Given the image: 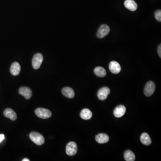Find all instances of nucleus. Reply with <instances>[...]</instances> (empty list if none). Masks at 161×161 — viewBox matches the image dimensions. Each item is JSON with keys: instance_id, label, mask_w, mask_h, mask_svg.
I'll use <instances>...</instances> for the list:
<instances>
[{"instance_id": "1", "label": "nucleus", "mask_w": 161, "mask_h": 161, "mask_svg": "<svg viewBox=\"0 0 161 161\" xmlns=\"http://www.w3.org/2000/svg\"><path fill=\"white\" fill-rule=\"evenodd\" d=\"M30 140L35 144L38 146L43 145L45 142L44 137L42 135L37 132H33L30 134Z\"/></svg>"}, {"instance_id": "2", "label": "nucleus", "mask_w": 161, "mask_h": 161, "mask_svg": "<svg viewBox=\"0 0 161 161\" xmlns=\"http://www.w3.org/2000/svg\"><path fill=\"white\" fill-rule=\"evenodd\" d=\"M35 113L38 117L43 119H48L51 115V112L50 110L44 108H37Z\"/></svg>"}, {"instance_id": "3", "label": "nucleus", "mask_w": 161, "mask_h": 161, "mask_svg": "<svg viewBox=\"0 0 161 161\" xmlns=\"http://www.w3.org/2000/svg\"><path fill=\"white\" fill-rule=\"evenodd\" d=\"M43 56L40 53H37L33 57L32 60V66L35 70L39 69L43 62Z\"/></svg>"}, {"instance_id": "4", "label": "nucleus", "mask_w": 161, "mask_h": 161, "mask_svg": "<svg viewBox=\"0 0 161 161\" xmlns=\"http://www.w3.org/2000/svg\"><path fill=\"white\" fill-rule=\"evenodd\" d=\"M78 151V146L75 142H69L66 147V153L68 155L72 156L76 154Z\"/></svg>"}, {"instance_id": "5", "label": "nucleus", "mask_w": 161, "mask_h": 161, "mask_svg": "<svg viewBox=\"0 0 161 161\" xmlns=\"http://www.w3.org/2000/svg\"><path fill=\"white\" fill-rule=\"evenodd\" d=\"M110 31L109 26L105 24H103L100 26L98 30L97 33V37L100 38H103L109 34Z\"/></svg>"}, {"instance_id": "6", "label": "nucleus", "mask_w": 161, "mask_h": 161, "mask_svg": "<svg viewBox=\"0 0 161 161\" xmlns=\"http://www.w3.org/2000/svg\"><path fill=\"white\" fill-rule=\"evenodd\" d=\"M155 89V85L152 81H149L147 83L144 88V92L147 97L151 96L154 93Z\"/></svg>"}, {"instance_id": "7", "label": "nucleus", "mask_w": 161, "mask_h": 161, "mask_svg": "<svg viewBox=\"0 0 161 161\" xmlns=\"http://www.w3.org/2000/svg\"><path fill=\"white\" fill-rule=\"evenodd\" d=\"M110 93V90L108 87H104L101 88L98 92V97L101 100H104Z\"/></svg>"}, {"instance_id": "8", "label": "nucleus", "mask_w": 161, "mask_h": 161, "mask_svg": "<svg viewBox=\"0 0 161 161\" xmlns=\"http://www.w3.org/2000/svg\"><path fill=\"white\" fill-rule=\"evenodd\" d=\"M109 68L110 71L114 74H118L120 73L121 70L120 65L119 63L115 61H112L110 63Z\"/></svg>"}, {"instance_id": "9", "label": "nucleus", "mask_w": 161, "mask_h": 161, "mask_svg": "<svg viewBox=\"0 0 161 161\" xmlns=\"http://www.w3.org/2000/svg\"><path fill=\"white\" fill-rule=\"evenodd\" d=\"M18 92L21 95L24 96L27 99H30L32 95L31 89L27 87H22L20 88Z\"/></svg>"}, {"instance_id": "10", "label": "nucleus", "mask_w": 161, "mask_h": 161, "mask_svg": "<svg viewBox=\"0 0 161 161\" xmlns=\"http://www.w3.org/2000/svg\"><path fill=\"white\" fill-rule=\"evenodd\" d=\"M125 107L123 105H119L114 110V115L116 118H120L125 115Z\"/></svg>"}, {"instance_id": "11", "label": "nucleus", "mask_w": 161, "mask_h": 161, "mask_svg": "<svg viewBox=\"0 0 161 161\" xmlns=\"http://www.w3.org/2000/svg\"><path fill=\"white\" fill-rule=\"evenodd\" d=\"M95 139L98 143L104 144L108 142L109 140V137L106 134L100 133L96 136Z\"/></svg>"}, {"instance_id": "12", "label": "nucleus", "mask_w": 161, "mask_h": 161, "mask_svg": "<svg viewBox=\"0 0 161 161\" xmlns=\"http://www.w3.org/2000/svg\"><path fill=\"white\" fill-rule=\"evenodd\" d=\"M21 70V66L17 62L13 63L10 67V71L12 75L17 76L20 73Z\"/></svg>"}, {"instance_id": "13", "label": "nucleus", "mask_w": 161, "mask_h": 161, "mask_svg": "<svg viewBox=\"0 0 161 161\" xmlns=\"http://www.w3.org/2000/svg\"><path fill=\"white\" fill-rule=\"evenodd\" d=\"M125 6L127 9L132 11H135L137 8V4L133 0H126Z\"/></svg>"}, {"instance_id": "14", "label": "nucleus", "mask_w": 161, "mask_h": 161, "mask_svg": "<svg viewBox=\"0 0 161 161\" xmlns=\"http://www.w3.org/2000/svg\"><path fill=\"white\" fill-rule=\"evenodd\" d=\"M4 115L7 118H9L12 120H15L17 118L16 113L10 108H7L4 112Z\"/></svg>"}, {"instance_id": "15", "label": "nucleus", "mask_w": 161, "mask_h": 161, "mask_svg": "<svg viewBox=\"0 0 161 161\" xmlns=\"http://www.w3.org/2000/svg\"><path fill=\"white\" fill-rule=\"evenodd\" d=\"M63 94L67 98L72 99L75 96L74 91L70 87H65L62 90Z\"/></svg>"}, {"instance_id": "16", "label": "nucleus", "mask_w": 161, "mask_h": 161, "mask_svg": "<svg viewBox=\"0 0 161 161\" xmlns=\"http://www.w3.org/2000/svg\"><path fill=\"white\" fill-rule=\"evenodd\" d=\"M141 141L142 144L146 146H149L151 143V140L148 134L146 133H143L140 137Z\"/></svg>"}, {"instance_id": "17", "label": "nucleus", "mask_w": 161, "mask_h": 161, "mask_svg": "<svg viewBox=\"0 0 161 161\" xmlns=\"http://www.w3.org/2000/svg\"><path fill=\"white\" fill-rule=\"evenodd\" d=\"M80 117L85 120H90L92 116V113L90 109L86 108L83 109L80 113Z\"/></svg>"}, {"instance_id": "18", "label": "nucleus", "mask_w": 161, "mask_h": 161, "mask_svg": "<svg viewBox=\"0 0 161 161\" xmlns=\"http://www.w3.org/2000/svg\"><path fill=\"white\" fill-rule=\"evenodd\" d=\"M94 73L96 76L100 78L104 77L106 75L107 72L106 70L102 67H96L94 70Z\"/></svg>"}, {"instance_id": "19", "label": "nucleus", "mask_w": 161, "mask_h": 161, "mask_svg": "<svg viewBox=\"0 0 161 161\" xmlns=\"http://www.w3.org/2000/svg\"><path fill=\"white\" fill-rule=\"evenodd\" d=\"M124 157L126 161H134L135 160V155L131 150H127L124 154Z\"/></svg>"}, {"instance_id": "20", "label": "nucleus", "mask_w": 161, "mask_h": 161, "mask_svg": "<svg viewBox=\"0 0 161 161\" xmlns=\"http://www.w3.org/2000/svg\"><path fill=\"white\" fill-rule=\"evenodd\" d=\"M155 17L157 21L161 22V10L160 9L156 10L155 12Z\"/></svg>"}, {"instance_id": "21", "label": "nucleus", "mask_w": 161, "mask_h": 161, "mask_svg": "<svg viewBox=\"0 0 161 161\" xmlns=\"http://www.w3.org/2000/svg\"><path fill=\"white\" fill-rule=\"evenodd\" d=\"M157 52H158V55L160 58L161 57V44H159L157 48Z\"/></svg>"}, {"instance_id": "22", "label": "nucleus", "mask_w": 161, "mask_h": 161, "mask_svg": "<svg viewBox=\"0 0 161 161\" xmlns=\"http://www.w3.org/2000/svg\"><path fill=\"white\" fill-rule=\"evenodd\" d=\"M5 139V135L4 134H0V143Z\"/></svg>"}, {"instance_id": "23", "label": "nucleus", "mask_w": 161, "mask_h": 161, "mask_svg": "<svg viewBox=\"0 0 161 161\" xmlns=\"http://www.w3.org/2000/svg\"><path fill=\"white\" fill-rule=\"evenodd\" d=\"M22 161H29L30 160L28 158H24V159H22Z\"/></svg>"}]
</instances>
